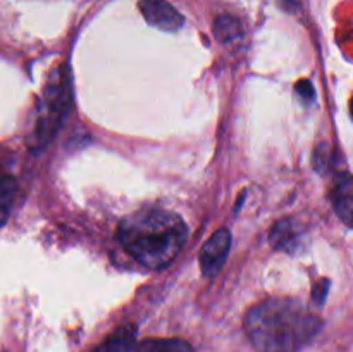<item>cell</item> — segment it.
Segmentation results:
<instances>
[{"mask_svg":"<svg viewBox=\"0 0 353 352\" xmlns=\"http://www.w3.org/2000/svg\"><path fill=\"white\" fill-rule=\"evenodd\" d=\"M314 166L319 173H326L330 169V154H327V147H317L316 154H314Z\"/></svg>","mask_w":353,"mask_h":352,"instance_id":"cell-12","label":"cell"},{"mask_svg":"<svg viewBox=\"0 0 353 352\" xmlns=\"http://www.w3.org/2000/svg\"><path fill=\"white\" fill-rule=\"evenodd\" d=\"M331 202H333L334 213L340 216L347 226H352L353 217V179L348 173H340L334 179L333 190H331Z\"/></svg>","mask_w":353,"mask_h":352,"instance_id":"cell-6","label":"cell"},{"mask_svg":"<svg viewBox=\"0 0 353 352\" xmlns=\"http://www.w3.org/2000/svg\"><path fill=\"white\" fill-rule=\"evenodd\" d=\"M14 192H16V182L12 176H0V226L6 224L9 217Z\"/></svg>","mask_w":353,"mask_h":352,"instance_id":"cell-10","label":"cell"},{"mask_svg":"<svg viewBox=\"0 0 353 352\" xmlns=\"http://www.w3.org/2000/svg\"><path fill=\"white\" fill-rule=\"evenodd\" d=\"M140 10L145 21L162 31H178L185 23V17L168 0H141Z\"/></svg>","mask_w":353,"mask_h":352,"instance_id":"cell-5","label":"cell"},{"mask_svg":"<svg viewBox=\"0 0 353 352\" xmlns=\"http://www.w3.org/2000/svg\"><path fill=\"white\" fill-rule=\"evenodd\" d=\"M134 338V330H121L114 335L112 338H109L105 345H103L102 352H119L124 351V349H130L133 345Z\"/></svg>","mask_w":353,"mask_h":352,"instance_id":"cell-11","label":"cell"},{"mask_svg":"<svg viewBox=\"0 0 353 352\" xmlns=\"http://www.w3.org/2000/svg\"><path fill=\"white\" fill-rule=\"evenodd\" d=\"M69 107H71V76L68 66L62 64L52 72L45 88L30 140V147L33 150H43L50 144L61 128Z\"/></svg>","mask_w":353,"mask_h":352,"instance_id":"cell-3","label":"cell"},{"mask_svg":"<svg viewBox=\"0 0 353 352\" xmlns=\"http://www.w3.org/2000/svg\"><path fill=\"white\" fill-rule=\"evenodd\" d=\"M295 88H296V93H299L302 99L310 100L314 97V86H312V83L307 81V79H302V81L296 83Z\"/></svg>","mask_w":353,"mask_h":352,"instance_id":"cell-14","label":"cell"},{"mask_svg":"<svg viewBox=\"0 0 353 352\" xmlns=\"http://www.w3.org/2000/svg\"><path fill=\"white\" fill-rule=\"evenodd\" d=\"M330 282H327V280H323V282L319 283V285L316 286V290H314V293H312V300H314V304H316V306H323L324 304V300H326V295H327V290H330Z\"/></svg>","mask_w":353,"mask_h":352,"instance_id":"cell-13","label":"cell"},{"mask_svg":"<svg viewBox=\"0 0 353 352\" xmlns=\"http://www.w3.org/2000/svg\"><path fill=\"white\" fill-rule=\"evenodd\" d=\"M128 352H195L192 345L181 338H148L133 344Z\"/></svg>","mask_w":353,"mask_h":352,"instance_id":"cell-7","label":"cell"},{"mask_svg":"<svg viewBox=\"0 0 353 352\" xmlns=\"http://www.w3.org/2000/svg\"><path fill=\"white\" fill-rule=\"evenodd\" d=\"M186 238L185 221L165 209L137 211L117 226V240L128 254L150 269L171 264L185 247Z\"/></svg>","mask_w":353,"mask_h":352,"instance_id":"cell-2","label":"cell"},{"mask_svg":"<svg viewBox=\"0 0 353 352\" xmlns=\"http://www.w3.org/2000/svg\"><path fill=\"white\" fill-rule=\"evenodd\" d=\"M245 331L261 352H296L323 328V320L295 299H269L247 313Z\"/></svg>","mask_w":353,"mask_h":352,"instance_id":"cell-1","label":"cell"},{"mask_svg":"<svg viewBox=\"0 0 353 352\" xmlns=\"http://www.w3.org/2000/svg\"><path fill=\"white\" fill-rule=\"evenodd\" d=\"M269 238H271L272 245L276 248H285V251H293L296 247V244H299V240L295 237V228L292 226V221L288 219L279 221L271 230Z\"/></svg>","mask_w":353,"mask_h":352,"instance_id":"cell-9","label":"cell"},{"mask_svg":"<svg viewBox=\"0 0 353 352\" xmlns=\"http://www.w3.org/2000/svg\"><path fill=\"white\" fill-rule=\"evenodd\" d=\"M231 247V233L226 228H221L203 244L200 251V268L205 276H216L221 271Z\"/></svg>","mask_w":353,"mask_h":352,"instance_id":"cell-4","label":"cell"},{"mask_svg":"<svg viewBox=\"0 0 353 352\" xmlns=\"http://www.w3.org/2000/svg\"><path fill=\"white\" fill-rule=\"evenodd\" d=\"M241 33H243L241 23L236 17L223 14V16L216 17V21H214V35H216L221 43H230V41L238 40Z\"/></svg>","mask_w":353,"mask_h":352,"instance_id":"cell-8","label":"cell"}]
</instances>
